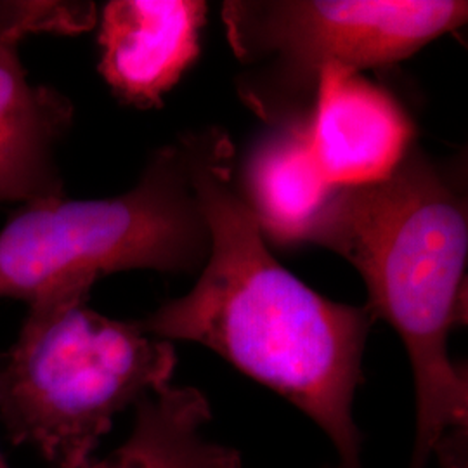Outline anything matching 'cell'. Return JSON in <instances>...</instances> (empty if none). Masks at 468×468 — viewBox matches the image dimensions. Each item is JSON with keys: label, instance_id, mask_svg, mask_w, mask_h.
<instances>
[{"label": "cell", "instance_id": "obj_1", "mask_svg": "<svg viewBox=\"0 0 468 468\" xmlns=\"http://www.w3.org/2000/svg\"><path fill=\"white\" fill-rule=\"evenodd\" d=\"M181 137L210 250L195 286L139 321L141 328L216 352L324 431L340 467L363 468L352 408L377 319L368 305L319 295L276 261L234 176L236 150L226 131Z\"/></svg>", "mask_w": 468, "mask_h": 468}, {"label": "cell", "instance_id": "obj_2", "mask_svg": "<svg viewBox=\"0 0 468 468\" xmlns=\"http://www.w3.org/2000/svg\"><path fill=\"white\" fill-rule=\"evenodd\" d=\"M305 243L344 257L368 290L367 305L401 336L417 396L410 468L465 467L467 371L450 335L467 323L468 203L460 176L413 144L382 183L340 187Z\"/></svg>", "mask_w": 468, "mask_h": 468}, {"label": "cell", "instance_id": "obj_3", "mask_svg": "<svg viewBox=\"0 0 468 468\" xmlns=\"http://www.w3.org/2000/svg\"><path fill=\"white\" fill-rule=\"evenodd\" d=\"M210 231L183 137L151 156L137 185L113 198L35 201L0 229V299L28 309L87 302L122 271L200 272Z\"/></svg>", "mask_w": 468, "mask_h": 468}, {"label": "cell", "instance_id": "obj_4", "mask_svg": "<svg viewBox=\"0 0 468 468\" xmlns=\"http://www.w3.org/2000/svg\"><path fill=\"white\" fill-rule=\"evenodd\" d=\"M174 344L80 303L28 309L0 357V421L50 468H85L113 420L172 384Z\"/></svg>", "mask_w": 468, "mask_h": 468}, {"label": "cell", "instance_id": "obj_5", "mask_svg": "<svg viewBox=\"0 0 468 468\" xmlns=\"http://www.w3.org/2000/svg\"><path fill=\"white\" fill-rule=\"evenodd\" d=\"M460 0H228L238 96L269 127L307 123L319 75L398 65L467 23Z\"/></svg>", "mask_w": 468, "mask_h": 468}, {"label": "cell", "instance_id": "obj_6", "mask_svg": "<svg viewBox=\"0 0 468 468\" xmlns=\"http://www.w3.org/2000/svg\"><path fill=\"white\" fill-rule=\"evenodd\" d=\"M92 4H0V203L61 197L54 148L71 122V104L28 82L17 42L30 32H82Z\"/></svg>", "mask_w": 468, "mask_h": 468}, {"label": "cell", "instance_id": "obj_7", "mask_svg": "<svg viewBox=\"0 0 468 468\" xmlns=\"http://www.w3.org/2000/svg\"><path fill=\"white\" fill-rule=\"evenodd\" d=\"M305 133L319 172L336 189L382 183L415 144L413 120L396 96L340 65L321 71Z\"/></svg>", "mask_w": 468, "mask_h": 468}, {"label": "cell", "instance_id": "obj_8", "mask_svg": "<svg viewBox=\"0 0 468 468\" xmlns=\"http://www.w3.org/2000/svg\"><path fill=\"white\" fill-rule=\"evenodd\" d=\"M203 0H112L101 17L100 71L135 108L160 106L200 56Z\"/></svg>", "mask_w": 468, "mask_h": 468}, {"label": "cell", "instance_id": "obj_9", "mask_svg": "<svg viewBox=\"0 0 468 468\" xmlns=\"http://www.w3.org/2000/svg\"><path fill=\"white\" fill-rule=\"evenodd\" d=\"M305 125L271 127L251 148L238 179L264 238L278 245L305 243L336 191L319 172Z\"/></svg>", "mask_w": 468, "mask_h": 468}, {"label": "cell", "instance_id": "obj_10", "mask_svg": "<svg viewBox=\"0 0 468 468\" xmlns=\"http://www.w3.org/2000/svg\"><path fill=\"white\" fill-rule=\"evenodd\" d=\"M210 419L201 390L170 384L137 402L133 434L85 468H210L228 452V446L207 441Z\"/></svg>", "mask_w": 468, "mask_h": 468}, {"label": "cell", "instance_id": "obj_11", "mask_svg": "<svg viewBox=\"0 0 468 468\" xmlns=\"http://www.w3.org/2000/svg\"><path fill=\"white\" fill-rule=\"evenodd\" d=\"M210 468H243L241 467V458H239V452H234V450H228L224 452L218 462ZM336 468H342L340 465Z\"/></svg>", "mask_w": 468, "mask_h": 468}, {"label": "cell", "instance_id": "obj_12", "mask_svg": "<svg viewBox=\"0 0 468 468\" xmlns=\"http://www.w3.org/2000/svg\"><path fill=\"white\" fill-rule=\"evenodd\" d=\"M0 468H11L9 467V463L5 462V458L2 456V452H0Z\"/></svg>", "mask_w": 468, "mask_h": 468}]
</instances>
